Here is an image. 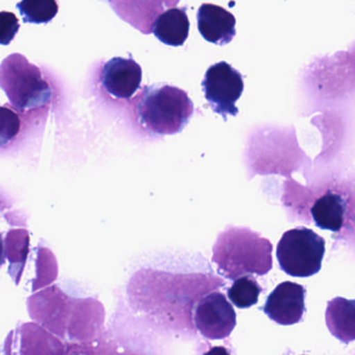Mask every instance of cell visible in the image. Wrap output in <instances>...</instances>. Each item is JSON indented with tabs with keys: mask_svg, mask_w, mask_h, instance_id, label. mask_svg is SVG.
<instances>
[{
	"mask_svg": "<svg viewBox=\"0 0 355 355\" xmlns=\"http://www.w3.org/2000/svg\"><path fill=\"white\" fill-rule=\"evenodd\" d=\"M101 84L114 98L130 99L142 84V68L132 58H113L103 66Z\"/></svg>",
	"mask_w": 355,
	"mask_h": 355,
	"instance_id": "8",
	"label": "cell"
},
{
	"mask_svg": "<svg viewBox=\"0 0 355 355\" xmlns=\"http://www.w3.org/2000/svg\"><path fill=\"white\" fill-rule=\"evenodd\" d=\"M205 98L215 113L223 117L236 116L239 113L236 101L244 91L242 74L226 62H220L211 66L205 72L202 80Z\"/></svg>",
	"mask_w": 355,
	"mask_h": 355,
	"instance_id": "5",
	"label": "cell"
},
{
	"mask_svg": "<svg viewBox=\"0 0 355 355\" xmlns=\"http://www.w3.org/2000/svg\"><path fill=\"white\" fill-rule=\"evenodd\" d=\"M153 34L164 44L169 46H182L190 32L187 10L184 8H171L163 12L155 19Z\"/></svg>",
	"mask_w": 355,
	"mask_h": 355,
	"instance_id": "11",
	"label": "cell"
},
{
	"mask_svg": "<svg viewBox=\"0 0 355 355\" xmlns=\"http://www.w3.org/2000/svg\"><path fill=\"white\" fill-rule=\"evenodd\" d=\"M197 24L201 36L213 44H228L236 36V17L220 6L201 5L197 13Z\"/></svg>",
	"mask_w": 355,
	"mask_h": 355,
	"instance_id": "9",
	"label": "cell"
},
{
	"mask_svg": "<svg viewBox=\"0 0 355 355\" xmlns=\"http://www.w3.org/2000/svg\"><path fill=\"white\" fill-rule=\"evenodd\" d=\"M0 85L14 109L24 113L44 107L51 101L53 90L42 72L24 55L13 53L3 60Z\"/></svg>",
	"mask_w": 355,
	"mask_h": 355,
	"instance_id": "3",
	"label": "cell"
},
{
	"mask_svg": "<svg viewBox=\"0 0 355 355\" xmlns=\"http://www.w3.org/2000/svg\"><path fill=\"white\" fill-rule=\"evenodd\" d=\"M261 288L250 276H242L234 280L228 290L230 300L239 309H248L257 304Z\"/></svg>",
	"mask_w": 355,
	"mask_h": 355,
	"instance_id": "14",
	"label": "cell"
},
{
	"mask_svg": "<svg viewBox=\"0 0 355 355\" xmlns=\"http://www.w3.org/2000/svg\"><path fill=\"white\" fill-rule=\"evenodd\" d=\"M326 325L334 338L345 344L355 340V299L336 297L327 303Z\"/></svg>",
	"mask_w": 355,
	"mask_h": 355,
	"instance_id": "10",
	"label": "cell"
},
{
	"mask_svg": "<svg viewBox=\"0 0 355 355\" xmlns=\"http://www.w3.org/2000/svg\"><path fill=\"white\" fill-rule=\"evenodd\" d=\"M305 293L301 284L282 282L268 296L263 313L279 325L299 323L305 313Z\"/></svg>",
	"mask_w": 355,
	"mask_h": 355,
	"instance_id": "7",
	"label": "cell"
},
{
	"mask_svg": "<svg viewBox=\"0 0 355 355\" xmlns=\"http://www.w3.org/2000/svg\"><path fill=\"white\" fill-rule=\"evenodd\" d=\"M195 325L205 338L222 340L236 327V315L232 305L222 293L205 296L195 309Z\"/></svg>",
	"mask_w": 355,
	"mask_h": 355,
	"instance_id": "6",
	"label": "cell"
},
{
	"mask_svg": "<svg viewBox=\"0 0 355 355\" xmlns=\"http://www.w3.org/2000/svg\"><path fill=\"white\" fill-rule=\"evenodd\" d=\"M16 8L24 16V21L28 24H49L59 12V6L55 0H24L18 3Z\"/></svg>",
	"mask_w": 355,
	"mask_h": 355,
	"instance_id": "15",
	"label": "cell"
},
{
	"mask_svg": "<svg viewBox=\"0 0 355 355\" xmlns=\"http://www.w3.org/2000/svg\"><path fill=\"white\" fill-rule=\"evenodd\" d=\"M16 236H17V248H16L15 240L11 232L8 234L5 240L6 255L9 259L11 265H17V277H16V284H19L20 276H21L22 269H24V263L28 253V245H30V238L28 232L26 230H16Z\"/></svg>",
	"mask_w": 355,
	"mask_h": 355,
	"instance_id": "16",
	"label": "cell"
},
{
	"mask_svg": "<svg viewBox=\"0 0 355 355\" xmlns=\"http://www.w3.org/2000/svg\"><path fill=\"white\" fill-rule=\"evenodd\" d=\"M19 20L15 14L3 11L0 13V44L9 45L19 31Z\"/></svg>",
	"mask_w": 355,
	"mask_h": 355,
	"instance_id": "18",
	"label": "cell"
},
{
	"mask_svg": "<svg viewBox=\"0 0 355 355\" xmlns=\"http://www.w3.org/2000/svg\"><path fill=\"white\" fill-rule=\"evenodd\" d=\"M203 355H232L230 354V351L225 348V347L218 346L213 347V348L209 349V351L205 353Z\"/></svg>",
	"mask_w": 355,
	"mask_h": 355,
	"instance_id": "19",
	"label": "cell"
},
{
	"mask_svg": "<svg viewBox=\"0 0 355 355\" xmlns=\"http://www.w3.org/2000/svg\"><path fill=\"white\" fill-rule=\"evenodd\" d=\"M311 213L318 227L338 232L344 223L345 201L340 195L327 193L313 203Z\"/></svg>",
	"mask_w": 355,
	"mask_h": 355,
	"instance_id": "12",
	"label": "cell"
},
{
	"mask_svg": "<svg viewBox=\"0 0 355 355\" xmlns=\"http://www.w3.org/2000/svg\"><path fill=\"white\" fill-rule=\"evenodd\" d=\"M21 128V120L18 114L8 105L1 107V146L5 147L6 144L13 141L19 134Z\"/></svg>",
	"mask_w": 355,
	"mask_h": 355,
	"instance_id": "17",
	"label": "cell"
},
{
	"mask_svg": "<svg viewBox=\"0 0 355 355\" xmlns=\"http://www.w3.org/2000/svg\"><path fill=\"white\" fill-rule=\"evenodd\" d=\"M193 112L194 105L186 91L169 85L145 89L137 105L140 123L161 136L182 132Z\"/></svg>",
	"mask_w": 355,
	"mask_h": 355,
	"instance_id": "2",
	"label": "cell"
},
{
	"mask_svg": "<svg viewBox=\"0 0 355 355\" xmlns=\"http://www.w3.org/2000/svg\"><path fill=\"white\" fill-rule=\"evenodd\" d=\"M213 261L225 277L265 275L272 268V244L249 228L227 227L214 246Z\"/></svg>",
	"mask_w": 355,
	"mask_h": 355,
	"instance_id": "1",
	"label": "cell"
},
{
	"mask_svg": "<svg viewBox=\"0 0 355 355\" xmlns=\"http://www.w3.org/2000/svg\"><path fill=\"white\" fill-rule=\"evenodd\" d=\"M324 254V239L305 227L284 232L276 250L282 271L294 277H309L317 274L321 270Z\"/></svg>",
	"mask_w": 355,
	"mask_h": 355,
	"instance_id": "4",
	"label": "cell"
},
{
	"mask_svg": "<svg viewBox=\"0 0 355 355\" xmlns=\"http://www.w3.org/2000/svg\"><path fill=\"white\" fill-rule=\"evenodd\" d=\"M72 355H80V354H72Z\"/></svg>",
	"mask_w": 355,
	"mask_h": 355,
	"instance_id": "20",
	"label": "cell"
},
{
	"mask_svg": "<svg viewBox=\"0 0 355 355\" xmlns=\"http://www.w3.org/2000/svg\"><path fill=\"white\" fill-rule=\"evenodd\" d=\"M63 344L36 324L22 326L21 354L63 355Z\"/></svg>",
	"mask_w": 355,
	"mask_h": 355,
	"instance_id": "13",
	"label": "cell"
}]
</instances>
